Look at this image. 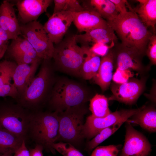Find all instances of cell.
<instances>
[{
  "instance_id": "cell-6",
  "label": "cell",
  "mask_w": 156,
  "mask_h": 156,
  "mask_svg": "<svg viewBox=\"0 0 156 156\" xmlns=\"http://www.w3.org/2000/svg\"><path fill=\"white\" fill-rule=\"evenodd\" d=\"M88 110L85 104L68 108L58 113L59 129L57 141L77 146L84 139L82 134L84 119Z\"/></svg>"
},
{
  "instance_id": "cell-30",
  "label": "cell",
  "mask_w": 156,
  "mask_h": 156,
  "mask_svg": "<svg viewBox=\"0 0 156 156\" xmlns=\"http://www.w3.org/2000/svg\"><path fill=\"white\" fill-rule=\"evenodd\" d=\"M52 147L64 156H84L71 144L60 142L52 144Z\"/></svg>"
},
{
  "instance_id": "cell-22",
  "label": "cell",
  "mask_w": 156,
  "mask_h": 156,
  "mask_svg": "<svg viewBox=\"0 0 156 156\" xmlns=\"http://www.w3.org/2000/svg\"><path fill=\"white\" fill-rule=\"evenodd\" d=\"M139 4L134 8V11L140 20L147 27H151L153 34H155L156 23V0H138Z\"/></svg>"
},
{
  "instance_id": "cell-13",
  "label": "cell",
  "mask_w": 156,
  "mask_h": 156,
  "mask_svg": "<svg viewBox=\"0 0 156 156\" xmlns=\"http://www.w3.org/2000/svg\"><path fill=\"white\" fill-rule=\"evenodd\" d=\"M74 13L61 12L53 13L43 27L49 40L57 44L60 42L73 22Z\"/></svg>"
},
{
  "instance_id": "cell-1",
  "label": "cell",
  "mask_w": 156,
  "mask_h": 156,
  "mask_svg": "<svg viewBox=\"0 0 156 156\" xmlns=\"http://www.w3.org/2000/svg\"><path fill=\"white\" fill-rule=\"evenodd\" d=\"M126 4L130 10L119 14L114 20L107 21V24L116 32L122 44L144 55L153 34L140 20L127 1Z\"/></svg>"
},
{
  "instance_id": "cell-29",
  "label": "cell",
  "mask_w": 156,
  "mask_h": 156,
  "mask_svg": "<svg viewBox=\"0 0 156 156\" xmlns=\"http://www.w3.org/2000/svg\"><path fill=\"white\" fill-rule=\"evenodd\" d=\"M53 13L61 12H78L85 10L77 0H54Z\"/></svg>"
},
{
  "instance_id": "cell-33",
  "label": "cell",
  "mask_w": 156,
  "mask_h": 156,
  "mask_svg": "<svg viewBox=\"0 0 156 156\" xmlns=\"http://www.w3.org/2000/svg\"><path fill=\"white\" fill-rule=\"evenodd\" d=\"M114 4L116 9L119 14H123L128 11L125 5L127 0H110Z\"/></svg>"
},
{
  "instance_id": "cell-28",
  "label": "cell",
  "mask_w": 156,
  "mask_h": 156,
  "mask_svg": "<svg viewBox=\"0 0 156 156\" xmlns=\"http://www.w3.org/2000/svg\"><path fill=\"white\" fill-rule=\"evenodd\" d=\"M124 122H118L101 131L91 140L88 142L86 147L87 151L90 152L95 148L116 132Z\"/></svg>"
},
{
  "instance_id": "cell-20",
  "label": "cell",
  "mask_w": 156,
  "mask_h": 156,
  "mask_svg": "<svg viewBox=\"0 0 156 156\" xmlns=\"http://www.w3.org/2000/svg\"><path fill=\"white\" fill-rule=\"evenodd\" d=\"M42 61L17 65L14 74L15 84L18 92L17 99L25 92L31 82Z\"/></svg>"
},
{
  "instance_id": "cell-7",
  "label": "cell",
  "mask_w": 156,
  "mask_h": 156,
  "mask_svg": "<svg viewBox=\"0 0 156 156\" xmlns=\"http://www.w3.org/2000/svg\"><path fill=\"white\" fill-rule=\"evenodd\" d=\"M16 102L0 106V126L26 141L32 112Z\"/></svg>"
},
{
  "instance_id": "cell-31",
  "label": "cell",
  "mask_w": 156,
  "mask_h": 156,
  "mask_svg": "<svg viewBox=\"0 0 156 156\" xmlns=\"http://www.w3.org/2000/svg\"><path fill=\"white\" fill-rule=\"evenodd\" d=\"M119 151L118 146L115 145L97 146L91 156H117Z\"/></svg>"
},
{
  "instance_id": "cell-21",
  "label": "cell",
  "mask_w": 156,
  "mask_h": 156,
  "mask_svg": "<svg viewBox=\"0 0 156 156\" xmlns=\"http://www.w3.org/2000/svg\"><path fill=\"white\" fill-rule=\"evenodd\" d=\"M101 59L99 69L93 79L94 82L100 86L102 90L105 91L109 86L113 77L114 60L111 49L110 48L107 53Z\"/></svg>"
},
{
  "instance_id": "cell-8",
  "label": "cell",
  "mask_w": 156,
  "mask_h": 156,
  "mask_svg": "<svg viewBox=\"0 0 156 156\" xmlns=\"http://www.w3.org/2000/svg\"><path fill=\"white\" fill-rule=\"evenodd\" d=\"M21 35L31 45L38 56L43 60H51L54 51L53 43L49 38L43 25L35 21L20 24Z\"/></svg>"
},
{
  "instance_id": "cell-26",
  "label": "cell",
  "mask_w": 156,
  "mask_h": 156,
  "mask_svg": "<svg viewBox=\"0 0 156 156\" xmlns=\"http://www.w3.org/2000/svg\"><path fill=\"white\" fill-rule=\"evenodd\" d=\"M24 140L0 126V153H14Z\"/></svg>"
},
{
  "instance_id": "cell-11",
  "label": "cell",
  "mask_w": 156,
  "mask_h": 156,
  "mask_svg": "<svg viewBox=\"0 0 156 156\" xmlns=\"http://www.w3.org/2000/svg\"><path fill=\"white\" fill-rule=\"evenodd\" d=\"M145 86V80L132 78L123 83L112 84V94L109 100H116L127 104L135 103L143 92Z\"/></svg>"
},
{
  "instance_id": "cell-35",
  "label": "cell",
  "mask_w": 156,
  "mask_h": 156,
  "mask_svg": "<svg viewBox=\"0 0 156 156\" xmlns=\"http://www.w3.org/2000/svg\"><path fill=\"white\" fill-rule=\"evenodd\" d=\"M9 40L7 33L0 26V48L8 44Z\"/></svg>"
},
{
  "instance_id": "cell-15",
  "label": "cell",
  "mask_w": 156,
  "mask_h": 156,
  "mask_svg": "<svg viewBox=\"0 0 156 156\" xmlns=\"http://www.w3.org/2000/svg\"><path fill=\"white\" fill-rule=\"evenodd\" d=\"M53 1L52 0H18L15 1L19 18L22 24L37 21L46 12Z\"/></svg>"
},
{
  "instance_id": "cell-25",
  "label": "cell",
  "mask_w": 156,
  "mask_h": 156,
  "mask_svg": "<svg viewBox=\"0 0 156 156\" xmlns=\"http://www.w3.org/2000/svg\"><path fill=\"white\" fill-rule=\"evenodd\" d=\"M85 9L93 10L107 21H112L119 14L110 0H90L83 1L82 5Z\"/></svg>"
},
{
  "instance_id": "cell-17",
  "label": "cell",
  "mask_w": 156,
  "mask_h": 156,
  "mask_svg": "<svg viewBox=\"0 0 156 156\" xmlns=\"http://www.w3.org/2000/svg\"><path fill=\"white\" fill-rule=\"evenodd\" d=\"M77 42L81 45H88L89 43L100 44L114 46L117 42L118 38L114 30L110 27L107 28H97L86 32L84 34L76 35Z\"/></svg>"
},
{
  "instance_id": "cell-36",
  "label": "cell",
  "mask_w": 156,
  "mask_h": 156,
  "mask_svg": "<svg viewBox=\"0 0 156 156\" xmlns=\"http://www.w3.org/2000/svg\"><path fill=\"white\" fill-rule=\"evenodd\" d=\"M43 149L42 146L36 144L34 148L29 150L30 156H43L42 153Z\"/></svg>"
},
{
  "instance_id": "cell-5",
  "label": "cell",
  "mask_w": 156,
  "mask_h": 156,
  "mask_svg": "<svg viewBox=\"0 0 156 156\" xmlns=\"http://www.w3.org/2000/svg\"><path fill=\"white\" fill-rule=\"evenodd\" d=\"M56 45L52 58L54 69L80 77L84 52L77 44L76 35L68 36Z\"/></svg>"
},
{
  "instance_id": "cell-37",
  "label": "cell",
  "mask_w": 156,
  "mask_h": 156,
  "mask_svg": "<svg viewBox=\"0 0 156 156\" xmlns=\"http://www.w3.org/2000/svg\"><path fill=\"white\" fill-rule=\"evenodd\" d=\"M8 44L0 48V60L5 54L8 48Z\"/></svg>"
},
{
  "instance_id": "cell-4",
  "label": "cell",
  "mask_w": 156,
  "mask_h": 156,
  "mask_svg": "<svg viewBox=\"0 0 156 156\" xmlns=\"http://www.w3.org/2000/svg\"><path fill=\"white\" fill-rule=\"evenodd\" d=\"M58 113L55 112H32L27 131V137L36 144L42 146L47 151L53 153L52 147L59 135Z\"/></svg>"
},
{
  "instance_id": "cell-14",
  "label": "cell",
  "mask_w": 156,
  "mask_h": 156,
  "mask_svg": "<svg viewBox=\"0 0 156 156\" xmlns=\"http://www.w3.org/2000/svg\"><path fill=\"white\" fill-rule=\"evenodd\" d=\"M6 53L7 57L17 65L31 64L42 60L38 56L30 43L20 36L12 40L8 46Z\"/></svg>"
},
{
  "instance_id": "cell-23",
  "label": "cell",
  "mask_w": 156,
  "mask_h": 156,
  "mask_svg": "<svg viewBox=\"0 0 156 156\" xmlns=\"http://www.w3.org/2000/svg\"><path fill=\"white\" fill-rule=\"evenodd\" d=\"M130 123L139 125L143 129L150 133L156 131V110L152 106L144 107L126 121Z\"/></svg>"
},
{
  "instance_id": "cell-2",
  "label": "cell",
  "mask_w": 156,
  "mask_h": 156,
  "mask_svg": "<svg viewBox=\"0 0 156 156\" xmlns=\"http://www.w3.org/2000/svg\"><path fill=\"white\" fill-rule=\"evenodd\" d=\"M38 72L25 92L15 101L32 112L41 111L48 102L54 83V68L51 60H43Z\"/></svg>"
},
{
  "instance_id": "cell-10",
  "label": "cell",
  "mask_w": 156,
  "mask_h": 156,
  "mask_svg": "<svg viewBox=\"0 0 156 156\" xmlns=\"http://www.w3.org/2000/svg\"><path fill=\"white\" fill-rule=\"evenodd\" d=\"M111 48L113 54L114 66L118 70L130 69L140 73L146 70L142 62L144 55L137 51L118 42Z\"/></svg>"
},
{
  "instance_id": "cell-9",
  "label": "cell",
  "mask_w": 156,
  "mask_h": 156,
  "mask_svg": "<svg viewBox=\"0 0 156 156\" xmlns=\"http://www.w3.org/2000/svg\"><path fill=\"white\" fill-rule=\"evenodd\" d=\"M131 109H122L110 113L107 116L96 118L88 116L84 122L82 131L84 139L90 140L102 130L120 122H125L131 116L140 111L144 107Z\"/></svg>"
},
{
  "instance_id": "cell-38",
  "label": "cell",
  "mask_w": 156,
  "mask_h": 156,
  "mask_svg": "<svg viewBox=\"0 0 156 156\" xmlns=\"http://www.w3.org/2000/svg\"><path fill=\"white\" fill-rule=\"evenodd\" d=\"M0 156H13L12 154H2L0 155Z\"/></svg>"
},
{
  "instance_id": "cell-32",
  "label": "cell",
  "mask_w": 156,
  "mask_h": 156,
  "mask_svg": "<svg viewBox=\"0 0 156 156\" xmlns=\"http://www.w3.org/2000/svg\"><path fill=\"white\" fill-rule=\"evenodd\" d=\"M151 64H156V36L153 34L150 38L146 52Z\"/></svg>"
},
{
  "instance_id": "cell-27",
  "label": "cell",
  "mask_w": 156,
  "mask_h": 156,
  "mask_svg": "<svg viewBox=\"0 0 156 156\" xmlns=\"http://www.w3.org/2000/svg\"><path fill=\"white\" fill-rule=\"evenodd\" d=\"M90 100L89 109L92 116L102 118L110 113L108 100L105 96L96 94Z\"/></svg>"
},
{
  "instance_id": "cell-12",
  "label": "cell",
  "mask_w": 156,
  "mask_h": 156,
  "mask_svg": "<svg viewBox=\"0 0 156 156\" xmlns=\"http://www.w3.org/2000/svg\"><path fill=\"white\" fill-rule=\"evenodd\" d=\"M126 129L124 144L120 156H148L152 149L146 137L129 122H127Z\"/></svg>"
},
{
  "instance_id": "cell-18",
  "label": "cell",
  "mask_w": 156,
  "mask_h": 156,
  "mask_svg": "<svg viewBox=\"0 0 156 156\" xmlns=\"http://www.w3.org/2000/svg\"><path fill=\"white\" fill-rule=\"evenodd\" d=\"M17 65L15 62L6 59L0 62V97L17 99L18 92L14 79Z\"/></svg>"
},
{
  "instance_id": "cell-39",
  "label": "cell",
  "mask_w": 156,
  "mask_h": 156,
  "mask_svg": "<svg viewBox=\"0 0 156 156\" xmlns=\"http://www.w3.org/2000/svg\"><path fill=\"white\" fill-rule=\"evenodd\" d=\"M2 154L1 153H0V155H2Z\"/></svg>"
},
{
  "instance_id": "cell-24",
  "label": "cell",
  "mask_w": 156,
  "mask_h": 156,
  "mask_svg": "<svg viewBox=\"0 0 156 156\" xmlns=\"http://www.w3.org/2000/svg\"><path fill=\"white\" fill-rule=\"evenodd\" d=\"M84 52V60L81 70L80 77L89 80L95 76L99 69L101 59L88 45H81Z\"/></svg>"
},
{
  "instance_id": "cell-34",
  "label": "cell",
  "mask_w": 156,
  "mask_h": 156,
  "mask_svg": "<svg viewBox=\"0 0 156 156\" xmlns=\"http://www.w3.org/2000/svg\"><path fill=\"white\" fill-rule=\"evenodd\" d=\"M25 142V140H23L21 145L13 156H30L29 151L26 146Z\"/></svg>"
},
{
  "instance_id": "cell-19",
  "label": "cell",
  "mask_w": 156,
  "mask_h": 156,
  "mask_svg": "<svg viewBox=\"0 0 156 156\" xmlns=\"http://www.w3.org/2000/svg\"><path fill=\"white\" fill-rule=\"evenodd\" d=\"M73 22L80 32L109 27L107 21L99 14L91 9L74 12Z\"/></svg>"
},
{
  "instance_id": "cell-3",
  "label": "cell",
  "mask_w": 156,
  "mask_h": 156,
  "mask_svg": "<svg viewBox=\"0 0 156 156\" xmlns=\"http://www.w3.org/2000/svg\"><path fill=\"white\" fill-rule=\"evenodd\" d=\"M89 92L82 85L66 78L55 80L48 101L54 112L59 113L83 104L90 99Z\"/></svg>"
},
{
  "instance_id": "cell-16",
  "label": "cell",
  "mask_w": 156,
  "mask_h": 156,
  "mask_svg": "<svg viewBox=\"0 0 156 156\" xmlns=\"http://www.w3.org/2000/svg\"><path fill=\"white\" fill-rule=\"evenodd\" d=\"M14 5L8 0L3 1L0 5V26L7 33L10 40H12L21 34Z\"/></svg>"
}]
</instances>
